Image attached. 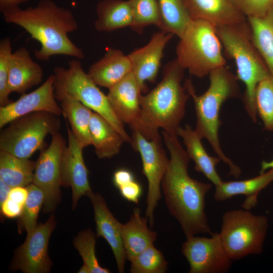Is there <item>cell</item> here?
Instances as JSON below:
<instances>
[{
  "label": "cell",
  "mask_w": 273,
  "mask_h": 273,
  "mask_svg": "<svg viewBox=\"0 0 273 273\" xmlns=\"http://www.w3.org/2000/svg\"><path fill=\"white\" fill-rule=\"evenodd\" d=\"M170 158L161 181L170 214L179 222L186 238L212 232L205 211V197L211 185L192 178L188 173L191 160L177 136L162 131Z\"/></svg>",
  "instance_id": "obj_1"
},
{
  "label": "cell",
  "mask_w": 273,
  "mask_h": 273,
  "mask_svg": "<svg viewBox=\"0 0 273 273\" xmlns=\"http://www.w3.org/2000/svg\"><path fill=\"white\" fill-rule=\"evenodd\" d=\"M2 14L6 22L22 27L40 43V49L34 51L37 59L47 61L55 55L84 58L83 51L68 36L78 27L69 9L52 0H40L33 7H18Z\"/></svg>",
  "instance_id": "obj_2"
},
{
  "label": "cell",
  "mask_w": 273,
  "mask_h": 273,
  "mask_svg": "<svg viewBox=\"0 0 273 273\" xmlns=\"http://www.w3.org/2000/svg\"><path fill=\"white\" fill-rule=\"evenodd\" d=\"M184 70L176 59L168 62L164 67L161 81L147 94L141 95V117L137 131L147 139L161 140L160 128L178 136L177 130L190 97L181 83Z\"/></svg>",
  "instance_id": "obj_3"
},
{
  "label": "cell",
  "mask_w": 273,
  "mask_h": 273,
  "mask_svg": "<svg viewBox=\"0 0 273 273\" xmlns=\"http://www.w3.org/2000/svg\"><path fill=\"white\" fill-rule=\"evenodd\" d=\"M209 76V87L201 95H197L190 79L187 78L184 84L194 104L196 115L195 130L202 139L207 140L217 156L228 165L229 175L238 178L241 174V169L224 153L218 135L221 124L220 109L228 99L239 97L238 80L236 75L225 66L213 70Z\"/></svg>",
  "instance_id": "obj_4"
},
{
  "label": "cell",
  "mask_w": 273,
  "mask_h": 273,
  "mask_svg": "<svg viewBox=\"0 0 273 273\" xmlns=\"http://www.w3.org/2000/svg\"><path fill=\"white\" fill-rule=\"evenodd\" d=\"M217 35L226 55L236 67V77L245 86L243 99L245 110L255 123L257 112L255 90L258 83L270 74L254 46L246 20L242 23L216 27Z\"/></svg>",
  "instance_id": "obj_5"
},
{
  "label": "cell",
  "mask_w": 273,
  "mask_h": 273,
  "mask_svg": "<svg viewBox=\"0 0 273 273\" xmlns=\"http://www.w3.org/2000/svg\"><path fill=\"white\" fill-rule=\"evenodd\" d=\"M221 46L215 27L202 20H192L179 37L175 59L191 75L203 78L225 66Z\"/></svg>",
  "instance_id": "obj_6"
},
{
  "label": "cell",
  "mask_w": 273,
  "mask_h": 273,
  "mask_svg": "<svg viewBox=\"0 0 273 273\" xmlns=\"http://www.w3.org/2000/svg\"><path fill=\"white\" fill-rule=\"evenodd\" d=\"M54 94L59 102L65 98L77 100L98 113L107 120L124 139L131 142L125 131L123 123L115 115L105 95L83 69L79 59L68 62L65 68L56 66L54 68Z\"/></svg>",
  "instance_id": "obj_7"
},
{
  "label": "cell",
  "mask_w": 273,
  "mask_h": 273,
  "mask_svg": "<svg viewBox=\"0 0 273 273\" xmlns=\"http://www.w3.org/2000/svg\"><path fill=\"white\" fill-rule=\"evenodd\" d=\"M268 228V219L250 210L237 209L222 216L219 235L223 246L233 260L262 253Z\"/></svg>",
  "instance_id": "obj_8"
},
{
  "label": "cell",
  "mask_w": 273,
  "mask_h": 273,
  "mask_svg": "<svg viewBox=\"0 0 273 273\" xmlns=\"http://www.w3.org/2000/svg\"><path fill=\"white\" fill-rule=\"evenodd\" d=\"M58 117L47 112H33L8 124L0 134V150L21 158H29L44 146L48 134L59 132Z\"/></svg>",
  "instance_id": "obj_9"
},
{
  "label": "cell",
  "mask_w": 273,
  "mask_h": 273,
  "mask_svg": "<svg viewBox=\"0 0 273 273\" xmlns=\"http://www.w3.org/2000/svg\"><path fill=\"white\" fill-rule=\"evenodd\" d=\"M133 148L139 152L143 164V172L148 181L146 216L151 227L154 224V211L161 198L160 186L169 162L162 148L161 140H149L137 130H132Z\"/></svg>",
  "instance_id": "obj_10"
},
{
  "label": "cell",
  "mask_w": 273,
  "mask_h": 273,
  "mask_svg": "<svg viewBox=\"0 0 273 273\" xmlns=\"http://www.w3.org/2000/svg\"><path fill=\"white\" fill-rule=\"evenodd\" d=\"M66 146L61 134L54 133L50 145L41 151L36 161L32 183L44 194L46 213L54 210L60 200L62 159Z\"/></svg>",
  "instance_id": "obj_11"
},
{
  "label": "cell",
  "mask_w": 273,
  "mask_h": 273,
  "mask_svg": "<svg viewBox=\"0 0 273 273\" xmlns=\"http://www.w3.org/2000/svg\"><path fill=\"white\" fill-rule=\"evenodd\" d=\"M210 236H193L183 243L181 253L189 263V273H225L230 269L233 260L219 233H212Z\"/></svg>",
  "instance_id": "obj_12"
},
{
  "label": "cell",
  "mask_w": 273,
  "mask_h": 273,
  "mask_svg": "<svg viewBox=\"0 0 273 273\" xmlns=\"http://www.w3.org/2000/svg\"><path fill=\"white\" fill-rule=\"evenodd\" d=\"M56 224L55 216L52 215L44 223L27 233L25 242L16 252L13 265L15 269L25 273L50 271L52 262L48 255V244Z\"/></svg>",
  "instance_id": "obj_13"
},
{
  "label": "cell",
  "mask_w": 273,
  "mask_h": 273,
  "mask_svg": "<svg viewBox=\"0 0 273 273\" xmlns=\"http://www.w3.org/2000/svg\"><path fill=\"white\" fill-rule=\"evenodd\" d=\"M54 81V75L52 74L34 90L22 95L19 99L6 106H1L0 128L18 117L35 112H47L60 116L62 110L55 97Z\"/></svg>",
  "instance_id": "obj_14"
},
{
  "label": "cell",
  "mask_w": 273,
  "mask_h": 273,
  "mask_svg": "<svg viewBox=\"0 0 273 273\" xmlns=\"http://www.w3.org/2000/svg\"><path fill=\"white\" fill-rule=\"evenodd\" d=\"M173 35L161 30L153 34L147 44L128 55L132 65V72L142 93L148 91L147 81L155 82L164 50Z\"/></svg>",
  "instance_id": "obj_15"
},
{
  "label": "cell",
  "mask_w": 273,
  "mask_h": 273,
  "mask_svg": "<svg viewBox=\"0 0 273 273\" xmlns=\"http://www.w3.org/2000/svg\"><path fill=\"white\" fill-rule=\"evenodd\" d=\"M66 124L68 143L62 159V186L71 188L73 208H75L80 197L83 195L87 196L92 190L88 181V170L83 157L84 148Z\"/></svg>",
  "instance_id": "obj_16"
},
{
  "label": "cell",
  "mask_w": 273,
  "mask_h": 273,
  "mask_svg": "<svg viewBox=\"0 0 273 273\" xmlns=\"http://www.w3.org/2000/svg\"><path fill=\"white\" fill-rule=\"evenodd\" d=\"M141 95L132 72L109 89L107 95L115 115L123 123L128 124L132 130H138L140 126Z\"/></svg>",
  "instance_id": "obj_17"
},
{
  "label": "cell",
  "mask_w": 273,
  "mask_h": 273,
  "mask_svg": "<svg viewBox=\"0 0 273 273\" xmlns=\"http://www.w3.org/2000/svg\"><path fill=\"white\" fill-rule=\"evenodd\" d=\"M88 196L93 204L97 237L104 238L110 245L116 260L118 272H124L127 256L120 231V223L111 213L105 201L99 194L90 192Z\"/></svg>",
  "instance_id": "obj_18"
},
{
  "label": "cell",
  "mask_w": 273,
  "mask_h": 273,
  "mask_svg": "<svg viewBox=\"0 0 273 273\" xmlns=\"http://www.w3.org/2000/svg\"><path fill=\"white\" fill-rule=\"evenodd\" d=\"M192 20H202L215 27L246 21L232 0H186Z\"/></svg>",
  "instance_id": "obj_19"
},
{
  "label": "cell",
  "mask_w": 273,
  "mask_h": 273,
  "mask_svg": "<svg viewBox=\"0 0 273 273\" xmlns=\"http://www.w3.org/2000/svg\"><path fill=\"white\" fill-rule=\"evenodd\" d=\"M43 77L41 66L32 59L29 51L21 47L12 53L9 63L8 86L11 93L25 94L39 84Z\"/></svg>",
  "instance_id": "obj_20"
},
{
  "label": "cell",
  "mask_w": 273,
  "mask_h": 273,
  "mask_svg": "<svg viewBox=\"0 0 273 273\" xmlns=\"http://www.w3.org/2000/svg\"><path fill=\"white\" fill-rule=\"evenodd\" d=\"M132 72V65L128 56L119 50L110 48L90 66L87 74L97 85L109 89Z\"/></svg>",
  "instance_id": "obj_21"
},
{
  "label": "cell",
  "mask_w": 273,
  "mask_h": 273,
  "mask_svg": "<svg viewBox=\"0 0 273 273\" xmlns=\"http://www.w3.org/2000/svg\"><path fill=\"white\" fill-rule=\"evenodd\" d=\"M273 181V169L267 170L254 177L241 180L222 181L215 186L214 199L222 202L238 195H244L243 208L250 210L257 203L260 192Z\"/></svg>",
  "instance_id": "obj_22"
},
{
  "label": "cell",
  "mask_w": 273,
  "mask_h": 273,
  "mask_svg": "<svg viewBox=\"0 0 273 273\" xmlns=\"http://www.w3.org/2000/svg\"><path fill=\"white\" fill-rule=\"evenodd\" d=\"M147 217L141 215V210L135 208L129 221L120 224V231L127 259L130 261L156 241L157 234L148 227Z\"/></svg>",
  "instance_id": "obj_23"
},
{
  "label": "cell",
  "mask_w": 273,
  "mask_h": 273,
  "mask_svg": "<svg viewBox=\"0 0 273 273\" xmlns=\"http://www.w3.org/2000/svg\"><path fill=\"white\" fill-rule=\"evenodd\" d=\"M177 135L182 138L189 157L195 163V170L202 173L215 186L219 184L222 180L216 171V166L221 160L217 156L208 154L202 145V139L195 130L189 125L180 126Z\"/></svg>",
  "instance_id": "obj_24"
},
{
  "label": "cell",
  "mask_w": 273,
  "mask_h": 273,
  "mask_svg": "<svg viewBox=\"0 0 273 273\" xmlns=\"http://www.w3.org/2000/svg\"><path fill=\"white\" fill-rule=\"evenodd\" d=\"M89 130L92 145L100 159L110 158L117 154L125 142L122 135L107 120L94 111Z\"/></svg>",
  "instance_id": "obj_25"
},
{
  "label": "cell",
  "mask_w": 273,
  "mask_h": 273,
  "mask_svg": "<svg viewBox=\"0 0 273 273\" xmlns=\"http://www.w3.org/2000/svg\"><path fill=\"white\" fill-rule=\"evenodd\" d=\"M96 29L110 32L126 27H131L133 18L129 1L103 0L97 7Z\"/></svg>",
  "instance_id": "obj_26"
},
{
  "label": "cell",
  "mask_w": 273,
  "mask_h": 273,
  "mask_svg": "<svg viewBox=\"0 0 273 273\" xmlns=\"http://www.w3.org/2000/svg\"><path fill=\"white\" fill-rule=\"evenodd\" d=\"M252 41L273 75V5L262 16L247 18Z\"/></svg>",
  "instance_id": "obj_27"
},
{
  "label": "cell",
  "mask_w": 273,
  "mask_h": 273,
  "mask_svg": "<svg viewBox=\"0 0 273 273\" xmlns=\"http://www.w3.org/2000/svg\"><path fill=\"white\" fill-rule=\"evenodd\" d=\"M62 114L71 126V130L83 148L92 145L89 125L93 111L79 101L65 98L61 100Z\"/></svg>",
  "instance_id": "obj_28"
},
{
  "label": "cell",
  "mask_w": 273,
  "mask_h": 273,
  "mask_svg": "<svg viewBox=\"0 0 273 273\" xmlns=\"http://www.w3.org/2000/svg\"><path fill=\"white\" fill-rule=\"evenodd\" d=\"M36 161L0 150V179L11 188L32 183Z\"/></svg>",
  "instance_id": "obj_29"
},
{
  "label": "cell",
  "mask_w": 273,
  "mask_h": 273,
  "mask_svg": "<svg viewBox=\"0 0 273 273\" xmlns=\"http://www.w3.org/2000/svg\"><path fill=\"white\" fill-rule=\"evenodd\" d=\"M158 2L162 21L161 30L171 33L179 38L192 20L186 0H158Z\"/></svg>",
  "instance_id": "obj_30"
},
{
  "label": "cell",
  "mask_w": 273,
  "mask_h": 273,
  "mask_svg": "<svg viewBox=\"0 0 273 273\" xmlns=\"http://www.w3.org/2000/svg\"><path fill=\"white\" fill-rule=\"evenodd\" d=\"M132 14L131 28L141 33L144 28L154 25L162 28V21L158 0H128Z\"/></svg>",
  "instance_id": "obj_31"
},
{
  "label": "cell",
  "mask_w": 273,
  "mask_h": 273,
  "mask_svg": "<svg viewBox=\"0 0 273 273\" xmlns=\"http://www.w3.org/2000/svg\"><path fill=\"white\" fill-rule=\"evenodd\" d=\"M255 97L257 115L264 128L273 131V75L270 74L258 83Z\"/></svg>",
  "instance_id": "obj_32"
},
{
  "label": "cell",
  "mask_w": 273,
  "mask_h": 273,
  "mask_svg": "<svg viewBox=\"0 0 273 273\" xmlns=\"http://www.w3.org/2000/svg\"><path fill=\"white\" fill-rule=\"evenodd\" d=\"M131 273H164L168 263L162 253L150 245L130 261Z\"/></svg>",
  "instance_id": "obj_33"
},
{
  "label": "cell",
  "mask_w": 273,
  "mask_h": 273,
  "mask_svg": "<svg viewBox=\"0 0 273 273\" xmlns=\"http://www.w3.org/2000/svg\"><path fill=\"white\" fill-rule=\"evenodd\" d=\"M74 247L81 256L83 264L89 269L90 273H109L110 270L102 267L99 263L95 253V235L90 230L79 233L73 242Z\"/></svg>",
  "instance_id": "obj_34"
},
{
  "label": "cell",
  "mask_w": 273,
  "mask_h": 273,
  "mask_svg": "<svg viewBox=\"0 0 273 273\" xmlns=\"http://www.w3.org/2000/svg\"><path fill=\"white\" fill-rule=\"evenodd\" d=\"M26 187L28 195L20 215V223L29 233L37 225V218L44 197L41 189L33 184L31 183Z\"/></svg>",
  "instance_id": "obj_35"
},
{
  "label": "cell",
  "mask_w": 273,
  "mask_h": 273,
  "mask_svg": "<svg viewBox=\"0 0 273 273\" xmlns=\"http://www.w3.org/2000/svg\"><path fill=\"white\" fill-rule=\"evenodd\" d=\"M10 38L5 37L0 41V105L6 106L13 101L9 96L11 92L9 88V70L10 60L12 54Z\"/></svg>",
  "instance_id": "obj_36"
},
{
  "label": "cell",
  "mask_w": 273,
  "mask_h": 273,
  "mask_svg": "<svg viewBox=\"0 0 273 273\" xmlns=\"http://www.w3.org/2000/svg\"><path fill=\"white\" fill-rule=\"evenodd\" d=\"M232 1L246 18L262 16L273 5V0H232Z\"/></svg>",
  "instance_id": "obj_37"
},
{
  "label": "cell",
  "mask_w": 273,
  "mask_h": 273,
  "mask_svg": "<svg viewBox=\"0 0 273 273\" xmlns=\"http://www.w3.org/2000/svg\"><path fill=\"white\" fill-rule=\"evenodd\" d=\"M122 197L126 200L137 204L142 194V188L137 181L132 180L118 188Z\"/></svg>",
  "instance_id": "obj_38"
},
{
  "label": "cell",
  "mask_w": 273,
  "mask_h": 273,
  "mask_svg": "<svg viewBox=\"0 0 273 273\" xmlns=\"http://www.w3.org/2000/svg\"><path fill=\"white\" fill-rule=\"evenodd\" d=\"M23 208V205L9 198L0 206L1 213L9 218L20 216Z\"/></svg>",
  "instance_id": "obj_39"
},
{
  "label": "cell",
  "mask_w": 273,
  "mask_h": 273,
  "mask_svg": "<svg viewBox=\"0 0 273 273\" xmlns=\"http://www.w3.org/2000/svg\"><path fill=\"white\" fill-rule=\"evenodd\" d=\"M134 180L132 173L126 169L116 170L113 175V183L118 188Z\"/></svg>",
  "instance_id": "obj_40"
},
{
  "label": "cell",
  "mask_w": 273,
  "mask_h": 273,
  "mask_svg": "<svg viewBox=\"0 0 273 273\" xmlns=\"http://www.w3.org/2000/svg\"><path fill=\"white\" fill-rule=\"evenodd\" d=\"M27 195L28 190L26 187H15L12 188L9 193V198L23 206Z\"/></svg>",
  "instance_id": "obj_41"
},
{
  "label": "cell",
  "mask_w": 273,
  "mask_h": 273,
  "mask_svg": "<svg viewBox=\"0 0 273 273\" xmlns=\"http://www.w3.org/2000/svg\"><path fill=\"white\" fill-rule=\"evenodd\" d=\"M29 0H0V11L3 14L17 8Z\"/></svg>",
  "instance_id": "obj_42"
},
{
  "label": "cell",
  "mask_w": 273,
  "mask_h": 273,
  "mask_svg": "<svg viewBox=\"0 0 273 273\" xmlns=\"http://www.w3.org/2000/svg\"><path fill=\"white\" fill-rule=\"evenodd\" d=\"M12 188L0 179V206L9 198Z\"/></svg>",
  "instance_id": "obj_43"
},
{
  "label": "cell",
  "mask_w": 273,
  "mask_h": 273,
  "mask_svg": "<svg viewBox=\"0 0 273 273\" xmlns=\"http://www.w3.org/2000/svg\"><path fill=\"white\" fill-rule=\"evenodd\" d=\"M270 169H273V159L269 161L263 160L261 163L260 173H263Z\"/></svg>",
  "instance_id": "obj_44"
},
{
  "label": "cell",
  "mask_w": 273,
  "mask_h": 273,
  "mask_svg": "<svg viewBox=\"0 0 273 273\" xmlns=\"http://www.w3.org/2000/svg\"><path fill=\"white\" fill-rule=\"evenodd\" d=\"M79 273H90L89 268L83 264L78 271Z\"/></svg>",
  "instance_id": "obj_45"
}]
</instances>
